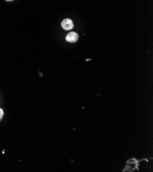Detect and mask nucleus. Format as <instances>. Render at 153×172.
Listing matches in <instances>:
<instances>
[{
	"label": "nucleus",
	"mask_w": 153,
	"mask_h": 172,
	"mask_svg": "<svg viewBox=\"0 0 153 172\" xmlns=\"http://www.w3.org/2000/svg\"><path fill=\"white\" fill-rule=\"evenodd\" d=\"M61 25L63 29L66 30H70L74 28L73 21L70 19H65L63 20Z\"/></svg>",
	"instance_id": "nucleus-1"
},
{
	"label": "nucleus",
	"mask_w": 153,
	"mask_h": 172,
	"mask_svg": "<svg viewBox=\"0 0 153 172\" xmlns=\"http://www.w3.org/2000/svg\"><path fill=\"white\" fill-rule=\"evenodd\" d=\"M78 35L77 33L74 32L69 33L67 34V36H66V40H67V41L70 43L76 42L78 41Z\"/></svg>",
	"instance_id": "nucleus-2"
},
{
	"label": "nucleus",
	"mask_w": 153,
	"mask_h": 172,
	"mask_svg": "<svg viewBox=\"0 0 153 172\" xmlns=\"http://www.w3.org/2000/svg\"><path fill=\"white\" fill-rule=\"evenodd\" d=\"M3 117H4V111H3L2 108H0V122L2 119Z\"/></svg>",
	"instance_id": "nucleus-3"
},
{
	"label": "nucleus",
	"mask_w": 153,
	"mask_h": 172,
	"mask_svg": "<svg viewBox=\"0 0 153 172\" xmlns=\"http://www.w3.org/2000/svg\"><path fill=\"white\" fill-rule=\"evenodd\" d=\"M6 1H7V2H11V1H13V0H6Z\"/></svg>",
	"instance_id": "nucleus-4"
}]
</instances>
